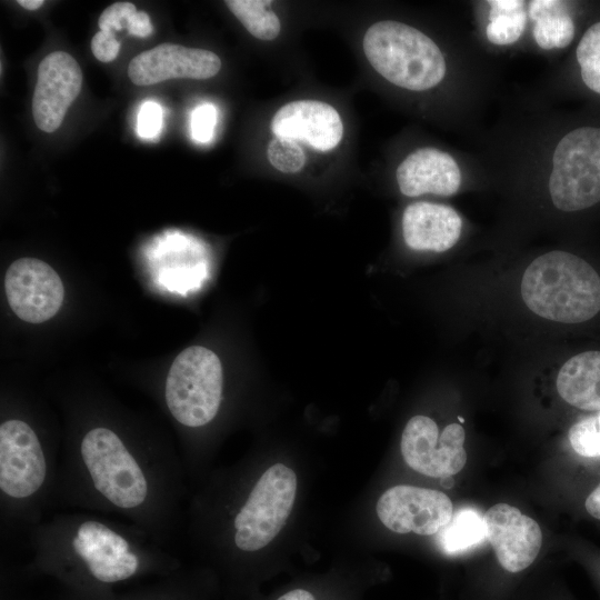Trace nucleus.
<instances>
[{"instance_id":"9","label":"nucleus","mask_w":600,"mask_h":600,"mask_svg":"<svg viewBox=\"0 0 600 600\" xmlns=\"http://www.w3.org/2000/svg\"><path fill=\"white\" fill-rule=\"evenodd\" d=\"M4 291L12 311L21 320L41 323L60 309L64 288L58 273L36 258L13 261L4 276Z\"/></svg>"},{"instance_id":"5","label":"nucleus","mask_w":600,"mask_h":600,"mask_svg":"<svg viewBox=\"0 0 600 600\" xmlns=\"http://www.w3.org/2000/svg\"><path fill=\"white\" fill-rule=\"evenodd\" d=\"M297 493V476L287 466L268 468L252 486L231 520L232 544L253 553L267 547L290 516Z\"/></svg>"},{"instance_id":"4","label":"nucleus","mask_w":600,"mask_h":600,"mask_svg":"<svg viewBox=\"0 0 600 600\" xmlns=\"http://www.w3.org/2000/svg\"><path fill=\"white\" fill-rule=\"evenodd\" d=\"M223 391V372L218 356L191 346L173 360L163 387L164 406L184 429L196 430L217 417Z\"/></svg>"},{"instance_id":"17","label":"nucleus","mask_w":600,"mask_h":600,"mask_svg":"<svg viewBox=\"0 0 600 600\" xmlns=\"http://www.w3.org/2000/svg\"><path fill=\"white\" fill-rule=\"evenodd\" d=\"M210 579L199 572L180 568L176 572L126 592L117 591L101 600H209ZM54 600H78L58 593Z\"/></svg>"},{"instance_id":"25","label":"nucleus","mask_w":600,"mask_h":600,"mask_svg":"<svg viewBox=\"0 0 600 600\" xmlns=\"http://www.w3.org/2000/svg\"><path fill=\"white\" fill-rule=\"evenodd\" d=\"M218 111L211 103H202L193 109L190 118V132L194 141L209 142L214 133Z\"/></svg>"},{"instance_id":"30","label":"nucleus","mask_w":600,"mask_h":600,"mask_svg":"<svg viewBox=\"0 0 600 600\" xmlns=\"http://www.w3.org/2000/svg\"><path fill=\"white\" fill-rule=\"evenodd\" d=\"M583 507L591 518L600 521V479L587 494Z\"/></svg>"},{"instance_id":"26","label":"nucleus","mask_w":600,"mask_h":600,"mask_svg":"<svg viewBox=\"0 0 600 600\" xmlns=\"http://www.w3.org/2000/svg\"><path fill=\"white\" fill-rule=\"evenodd\" d=\"M163 126V111L159 103L144 101L137 116V133L141 139L157 138Z\"/></svg>"},{"instance_id":"10","label":"nucleus","mask_w":600,"mask_h":600,"mask_svg":"<svg viewBox=\"0 0 600 600\" xmlns=\"http://www.w3.org/2000/svg\"><path fill=\"white\" fill-rule=\"evenodd\" d=\"M487 538L497 561L511 576L527 570L542 546L538 522L508 503H497L484 514Z\"/></svg>"},{"instance_id":"8","label":"nucleus","mask_w":600,"mask_h":600,"mask_svg":"<svg viewBox=\"0 0 600 600\" xmlns=\"http://www.w3.org/2000/svg\"><path fill=\"white\" fill-rule=\"evenodd\" d=\"M377 514L393 532L432 536L450 522L453 507L449 497L441 491L400 484L381 494Z\"/></svg>"},{"instance_id":"28","label":"nucleus","mask_w":600,"mask_h":600,"mask_svg":"<svg viewBox=\"0 0 600 600\" xmlns=\"http://www.w3.org/2000/svg\"><path fill=\"white\" fill-rule=\"evenodd\" d=\"M91 50L99 61L110 62L118 56L120 43L114 33L100 30L91 40Z\"/></svg>"},{"instance_id":"32","label":"nucleus","mask_w":600,"mask_h":600,"mask_svg":"<svg viewBox=\"0 0 600 600\" xmlns=\"http://www.w3.org/2000/svg\"><path fill=\"white\" fill-rule=\"evenodd\" d=\"M598 578H599V580H600V572L598 573Z\"/></svg>"},{"instance_id":"27","label":"nucleus","mask_w":600,"mask_h":600,"mask_svg":"<svg viewBox=\"0 0 600 600\" xmlns=\"http://www.w3.org/2000/svg\"><path fill=\"white\" fill-rule=\"evenodd\" d=\"M137 8L131 2H116L100 14L98 24L101 31L114 33L128 29Z\"/></svg>"},{"instance_id":"24","label":"nucleus","mask_w":600,"mask_h":600,"mask_svg":"<svg viewBox=\"0 0 600 600\" xmlns=\"http://www.w3.org/2000/svg\"><path fill=\"white\" fill-rule=\"evenodd\" d=\"M267 156L271 166L284 173H296L306 163L302 148L292 139L274 138L268 146Z\"/></svg>"},{"instance_id":"11","label":"nucleus","mask_w":600,"mask_h":600,"mask_svg":"<svg viewBox=\"0 0 600 600\" xmlns=\"http://www.w3.org/2000/svg\"><path fill=\"white\" fill-rule=\"evenodd\" d=\"M82 71L76 59L64 51L49 53L38 67L32 98V116L44 132L56 131L78 97Z\"/></svg>"},{"instance_id":"23","label":"nucleus","mask_w":600,"mask_h":600,"mask_svg":"<svg viewBox=\"0 0 600 600\" xmlns=\"http://www.w3.org/2000/svg\"><path fill=\"white\" fill-rule=\"evenodd\" d=\"M572 451L586 460H600V411L573 423L568 432Z\"/></svg>"},{"instance_id":"1","label":"nucleus","mask_w":600,"mask_h":600,"mask_svg":"<svg viewBox=\"0 0 600 600\" xmlns=\"http://www.w3.org/2000/svg\"><path fill=\"white\" fill-rule=\"evenodd\" d=\"M30 558L22 579L47 578L59 593L101 600L123 584L159 579L181 568L169 547L138 526L84 510L46 517L26 537Z\"/></svg>"},{"instance_id":"31","label":"nucleus","mask_w":600,"mask_h":600,"mask_svg":"<svg viewBox=\"0 0 600 600\" xmlns=\"http://www.w3.org/2000/svg\"><path fill=\"white\" fill-rule=\"evenodd\" d=\"M18 3L22 8L32 11V10H37L40 7H42L43 1L42 0H19Z\"/></svg>"},{"instance_id":"29","label":"nucleus","mask_w":600,"mask_h":600,"mask_svg":"<svg viewBox=\"0 0 600 600\" xmlns=\"http://www.w3.org/2000/svg\"><path fill=\"white\" fill-rule=\"evenodd\" d=\"M153 31L150 18L144 11H137L131 19V22L128 28L130 34L147 38Z\"/></svg>"},{"instance_id":"7","label":"nucleus","mask_w":600,"mask_h":600,"mask_svg":"<svg viewBox=\"0 0 600 600\" xmlns=\"http://www.w3.org/2000/svg\"><path fill=\"white\" fill-rule=\"evenodd\" d=\"M466 432L461 424H448L441 434L437 423L427 416H414L401 436V454L414 471L432 477L449 478L460 472L467 463L463 447Z\"/></svg>"},{"instance_id":"20","label":"nucleus","mask_w":600,"mask_h":600,"mask_svg":"<svg viewBox=\"0 0 600 600\" xmlns=\"http://www.w3.org/2000/svg\"><path fill=\"white\" fill-rule=\"evenodd\" d=\"M489 23L486 34L490 42L506 46L516 42L526 26L524 2L517 0L489 1Z\"/></svg>"},{"instance_id":"12","label":"nucleus","mask_w":600,"mask_h":600,"mask_svg":"<svg viewBox=\"0 0 600 600\" xmlns=\"http://www.w3.org/2000/svg\"><path fill=\"white\" fill-rule=\"evenodd\" d=\"M221 69L220 58L212 51L161 43L136 56L128 66V76L137 86H150L169 79H209Z\"/></svg>"},{"instance_id":"2","label":"nucleus","mask_w":600,"mask_h":600,"mask_svg":"<svg viewBox=\"0 0 600 600\" xmlns=\"http://www.w3.org/2000/svg\"><path fill=\"white\" fill-rule=\"evenodd\" d=\"M521 294L527 307L544 319L580 323L600 311V277L578 256L551 251L526 269Z\"/></svg>"},{"instance_id":"6","label":"nucleus","mask_w":600,"mask_h":600,"mask_svg":"<svg viewBox=\"0 0 600 600\" xmlns=\"http://www.w3.org/2000/svg\"><path fill=\"white\" fill-rule=\"evenodd\" d=\"M549 191L561 211H579L600 201V128L568 132L552 156Z\"/></svg>"},{"instance_id":"14","label":"nucleus","mask_w":600,"mask_h":600,"mask_svg":"<svg viewBox=\"0 0 600 600\" xmlns=\"http://www.w3.org/2000/svg\"><path fill=\"white\" fill-rule=\"evenodd\" d=\"M396 174L399 189L407 197L452 196L461 184V172L454 159L434 148H421L409 154Z\"/></svg>"},{"instance_id":"16","label":"nucleus","mask_w":600,"mask_h":600,"mask_svg":"<svg viewBox=\"0 0 600 600\" xmlns=\"http://www.w3.org/2000/svg\"><path fill=\"white\" fill-rule=\"evenodd\" d=\"M557 390L577 409L600 411V351H586L570 358L559 370Z\"/></svg>"},{"instance_id":"13","label":"nucleus","mask_w":600,"mask_h":600,"mask_svg":"<svg viewBox=\"0 0 600 600\" xmlns=\"http://www.w3.org/2000/svg\"><path fill=\"white\" fill-rule=\"evenodd\" d=\"M271 131L278 138L301 141L316 150L329 151L341 141L343 124L338 111L329 103L298 100L276 112Z\"/></svg>"},{"instance_id":"3","label":"nucleus","mask_w":600,"mask_h":600,"mask_svg":"<svg viewBox=\"0 0 600 600\" xmlns=\"http://www.w3.org/2000/svg\"><path fill=\"white\" fill-rule=\"evenodd\" d=\"M364 54L391 83L412 91L437 86L446 74L439 47L420 30L398 21H379L366 32Z\"/></svg>"},{"instance_id":"22","label":"nucleus","mask_w":600,"mask_h":600,"mask_svg":"<svg viewBox=\"0 0 600 600\" xmlns=\"http://www.w3.org/2000/svg\"><path fill=\"white\" fill-rule=\"evenodd\" d=\"M576 53L584 84L600 94V22L583 33Z\"/></svg>"},{"instance_id":"19","label":"nucleus","mask_w":600,"mask_h":600,"mask_svg":"<svg viewBox=\"0 0 600 600\" xmlns=\"http://www.w3.org/2000/svg\"><path fill=\"white\" fill-rule=\"evenodd\" d=\"M487 538L484 517L473 508L458 510L440 530L439 544L447 554H459Z\"/></svg>"},{"instance_id":"21","label":"nucleus","mask_w":600,"mask_h":600,"mask_svg":"<svg viewBox=\"0 0 600 600\" xmlns=\"http://www.w3.org/2000/svg\"><path fill=\"white\" fill-rule=\"evenodd\" d=\"M224 3L257 39L273 40L280 33L281 23L278 16L270 9L271 1L228 0Z\"/></svg>"},{"instance_id":"15","label":"nucleus","mask_w":600,"mask_h":600,"mask_svg":"<svg viewBox=\"0 0 600 600\" xmlns=\"http://www.w3.org/2000/svg\"><path fill=\"white\" fill-rule=\"evenodd\" d=\"M461 229V217L449 206L416 202L403 211V239L413 250L447 251L459 240Z\"/></svg>"},{"instance_id":"18","label":"nucleus","mask_w":600,"mask_h":600,"mask_svg":"<svg viewBox=\"0 0 600 600\" xmlns=\"http://www.w3.org/2000/svg\"><path fill=\"white\" fill-rule=\"evenodd\" d=\"M529 16L536 22L533 38L541 49H562L573 40L574 23L566 2L533 0L529 6Z\"/></svg>"}]
</instances>
